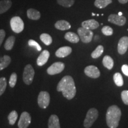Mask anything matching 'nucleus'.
<instances>
[{"label":"nucleus","instance_id":"b1692460","mask_svg":"<svg viewBox=\"0 0 128 128\" xmlns=\"http://www.w3.org/2000/svg\"><path fill=\"white\" fill-rule=\"evenodd\" d=\"M112 2V0H96L94 5L98 8H104Z\"/></svg>","mask_w":128,"mask_h":128},{"label":"nucleus","instance_id":"6e6552de","mask_svg":"<svg viewBox=\"0 0 128 128\" xmlns=\"http://www.w3.org/2000/svg\"><path fill=\"white\" fill-rule=\"evenodd\" d=\"M64 68H65V64L63 62H55L48 68L47 73L50 76H54L61 72L63 71Z\"/></svg>","mask_w":128,"mask_h":128},{"label":"nucleus","instance_id":"423d86ee","mask_svg":"<svg viewBox=\"0 0 128 128\" xmlns=\"http://www.w3.org/2000/svg\"><path fill=\"white\" fill-rule=\"evenodd\" d=\"M10 26L14 32L16 33H20L24 30V24L23 21L20 17L15 16L11 19Z\"/></svg>","mask_w":128,"mask_h":128},{"label":"nucleus","instance_id":"393cba45","mask_svg":"<svg viewBox=\"0 0 128 128\" xmlns=\"http://www.w3.org/2000/svg\"><path fill=\"white\" fill-rule=\"evenodd\" d=\"M40 39L46 45L49 46L52 43V38L48 33H42L40 36Z\"/></svg>","mask_w":128,"mask_h":128},{"label":"nucleus","instance_id":"ddd939ff","mask_svg":"<svg viewBox=\"0 0 128 128\" xmlns=\"http://www.w3.org/2000/svg\"><path fill=\"white\" fill-rule=\"evenodd\" d=\"M49 56H50V53L49 51L47 50H43L37 59L36 62L38 66H42L44 65L48 62Z\"/></svg>","mask_w":128,"mask_h":128},{"label":"nucleus","instance_id":"c756f323","mask_svg":"<svg viewBox=\"0 0 128 128\" xmlns=\"http://www.w3.org/2000/svg\"><path fill=\"white\" fill-rule=\"evenodd\" d=\"M7 80L5 77L0 78V96L2 95L7 87Z\"/></svg>","mask_w":128,"mask_h":128},{"label":"nucleus","instance_id":"4468645a","mask_svg":"<svg viewBox=\"0 0 128 128\" xmlns=\"http://www.w3.org/2000/svg\"><path fill=\"white\" fill-rule=\"evenodd\" d=\"M72 52V48L70 46H63L59 48L55 53V55L58 58H65L70 55Z\"/></svg>","mask_w":128,"mask_h":128},{"label":"nucleus","instance_id":"39448f33","mask_svg":"<svg viewBox=\"0 0 128 128\" xmlns=\"http://www.w3.org/2000/svg\"><path fill=\"white\" fill-rule=\"evenodd\" d=\"M34 76V70L30 64H28L24 69L23 80L26 85H30L33 82Z\"/></svg>","mask_w":128,"mask_h":128},{"label":"nucleus","instance_id":"bb28decb","mask_svg":"<svg viewBox=\"0 0 128 128\" xmlns=\"http://www.w3.org/2000/svg\"><path fill=\"white\" fill-rule=\"evenodd\" d=\"M113 80L117 86L118 87H122L124 85V80L122 75L119 72L114 74L113 76Z\"/></svg>","mask_w":128,"mask_h":128},{"label":"nucleus","instance_id":"7ed1b4c3","mask_svg":"<svg viewBox=\"0 0 128 128\" xmlns=\"http://www.w3.org/2000/svg\"><path fill=\"white\" fill-rule=\"evenodd\" d=\"M98 116V112L96 108H90L88 111L86 118L84 122V126L86 128H90L92 127L97 118Z\"/></svg>","mask_w":128,"mask_h":128},{"label":"nucleus","instance_id":"20e7f679","mask_svg":"<svg viewBox=\"0 0 128 128\" xmlns=\"http://www.w3.org/2000/svg\"><path fill=\"white\" fill-rule=\"evenodd\" d=\"M77 32L80 39L83 43L88 44L92 40L93 38V32L91 30L81 27L78 28Z\"/></svg>","mask_w":128,"mask_h":128},{"label":"nucleus","instance_id":"2eb2a0df","mask_svg":"<svg viewBox=\"0 0 128 128\" xmlns=\"http://www.w3.org/2000/svg\"><path fill=\"white\" fill-rule=\"evenodd\" d=\"M99 23L97 21L94 20V19H91V20H86L83 22L81 26L82 28H87L89 30H94L96 29L99 27Z\"/></svg>","mask_w":128,"mask_h":128},{"label":"nucleus","instance_id":"a878e982","mask_svg":"<svg viewBox=\"0 0 128 128\" xmlns=\"http://www.w3.org/2000/svg\"><path fill=\"white\" fill-rule=\"evenodd\" d=\"M18 118V113L16 110H12L8 116V119L9 124L10 125H14L15 124L16 120Z\"/></svg>","mask_w":128,"mask_h":128},{"label":"nucleus","instance_id":"7c9ffc66","mask_svg":"<svg viewBox=\"0 0 128 128\" xmlns=\"http://www.w3.org/2000/svg\"><path fill=\"white\" fill-rule=\"evenodd\" d=\"M17 80V75L16 72H12L11 75L9 80V85L12 88L15 87Z\"/></svg>","mask_w":128,"mask_h":128},{"label":"nucleus","instance_id":"6ab92c4d","mask_svg":"<svg viewBox=\"0 0 128 128\" xmlns=\"http://www.w3.org/2000/svg\"><path fill=\"white\" fill-rule=\"evenodd\" d=\"M12 6L11 0H1L0 1V14L4 13L10 8Z\"/></svg>","mask_w":128,"mask_h":128},{"label":"nucleus","instance_id":"9b49d317","mask_svg":"<svg viewBox=\"0 0 128 128\" xmlns=\"http://www.w3.org/2000/svg\"><path fill=\"white\" fill-rule=\"evenodd\" d=\"M84 72L86 76L92 78H97L100 76V72L98 68L94 65H90L86 67Z\"/></svg>","mask_w":128,"mask_h":128},{"label":"nucleus","instance_id":"f03ea898","mask_svg":"<svg viewBox=\"0 0 128 128\" xmlns=\"http://www.w3.org/2000/svg\"><path fill=\"white\" fill-rule=\"evenodd\" d=\"M121 110L116 105L108 108L106 113V122L110 128H117L120 119Z\"/></svg>","mask_w":128,"mask_h":128},{"label":"nucleus","instance_id":"2f4dec72","mask_svg":"<svg viewBox=\"0 0 128 128\" xmlns=\"http://www.w3.org/2000/svg\"><path fill=\"white\" fill-rule=\"evenodd\" d=\"M102 32L103 34H104L105 36H111L113 33V30L112 29V28H110V26H104L102 28Z\"/></svg>","mask_w":128,"mask_h":128},{"label":"nucleus","instance_id":"c9c22d12","mask_svg":"<svg viewBox=\"0 0 128 128\" xmlns=\"http://www.w3.org/2000/svg\"><path fill=\"white\" fill-rule=\"evenodd\" d=\"M122 71L126 76H128V65H124L122 66Z\"/></svg>","mask_w":128,"mask_h":128},{"label":"nucleus","instance_id":"f704fd0d","mask_svg":"<svg viewBox=\"0 0 128 128\" xmlns=\"http://www.w3.org/2000/svg\"><path fill=\"white\" fill-rule=\"evenodd\" d=\"M5 37H6V32L4 30H0V46L2 44L3 41H4Z\"/></svg>","mask_w":128,"mask_h":128},{"label":"nucleus","instance_id":"412c9836","mask_svg":"<svg viewBox=\"0 0 128 128\" xmlns=\"http://www.w3.org/2000/svg\"><path fill=\"white\" fill-rule=\"evenodd\" d=\"M11 58L8 55H4L0 58V71L6 68L11 63Z\"/></svg>","mask_w":128,"mask_h":128},{"label":"nucleus","instance_id":"f3484780","mask_svg":"<svg viewBox=\"0 0 128 128\" xmlns=\"http://www.w3.org/2000/svg\"><path fill=\"white\" fill-rule=\"evenodd\" d=\"M55 27L58 30H66L71 28V26L69 22L66 20H59L55 24Z\"/></svg>","mask_w":128,"mask_h":128},{"label":"nucleus","instance_id":"72a5a7b5","mask_svg":"<svg viewBox=\"0 0 128 128\" xmlns=\"http://www.w3.org/2000/svg\"><path fill=\"white\" fill-rule=\"evenodd\" d=\"M122 100L126 105H128V90L123 91L121 93Z\"/></svg>","mask_w":128,"mask_h":128},{"label":"nucleus","instance_id":"9d476101","mask_svg":"<svg viewBox=\"0 0 128 128\" xmlns=\"http://www.w3.org/2000/svg\"><path fill=\"white\" fill-rule=\"evenodd\" d=\"M108 21L110 23L122 26L124 25L126 22V18L124 16H119L118 14H112L108 16Z\"/></svg>","mask_w":128,"mask_h":128},{"label":"nucleus","instance_id":"dca6fc26","mask_svg":"<svg viewBox=\"0 0 128 128\" xmlns=\"http://www.w3.org/2000/svg\"><path fill=\"white\" fill-rule=\"evenodd\" d=\"M48 128H60V120L58 117L55 114H52L50 116L48 121Z\"/></svg>","mask_w":128,"mask_h":128},{"label":"nucleus","instance_id":"f257e3e1","mask_svg":"<svg viewBox=\"0 0 128 128\" xmlns=\"http://www.w3.org/2000/svg\"><path fill=\"white\" fill-rule=\"evenodd\" d=\"M57 91L62 92L64 97L71 100L76 96V87L72 77L70 76H64L57 86Z\"/></svg>","mask_w":128,"mask_h":128},{"label":"nucleus","instance_id":"58836bf2","mask_svg":"<svg viewBox=\"0 0 128 128\" xmlns=\"http://www.w3.org/2000/svg\"><path fill=\"white\" fill-rule=\"evenodd\" d=\"M96 15V14H94V13H93V12H92V16H95Z\"/></svg>","mask_w":128,"mask_h":128},{"label":"nucleus","instance_id":"0eeeda50","mask_svg":"<svg viewBox=\"0 0 128 128\" xmlns=\"http://www.w3.org/2000/svg\"><path fill=\"white\" fill-rule=\"evenodd\" d=\"M50 103V95L47 92H40L38 98V103L40 108H46Z\"/></svg>","mask_w":128,"mask_h":128},{"label":"nucleus","instance_id":"c85d7f7f","mask_svg":"<svg viewBox=\"0 0 128 128\" xmlns=\"http://www.w3.org/2000/svg\"><path fill=\"white\" fill-rule=\"evenodd\" d=\"M57 2L62 7L68 8L73 6L75 0H57Z\"/></svg>","mask_w":128,"mask_h":128},{"label":"nucleus","instance_id":"cd10ccee","mask_svg":"<svg viewBox=\"0 0 128 128\" xmlns=\"http://www.w3.org/2000/svg\"><path fill=\"white\" fill-rule=\"evenodd\" d=\"M104 51V48L102 45H99L96 48V49L94 50L92 54V58L96 59L98 58L103 54Z\"/></svg>","mask_w":128,"mask_h":128},{"label":"nucleus","instance_id":"a211bd4d","mask_svg":"<svg viewBox=\"0 0 128 128\" xmlns=\"http://www.w3.org/2000/svg\"><path fill=\"white\" fill-rule=\"evenodd\" d=\"M27 15L30 20H38L41 17L40 12L34 8H29L27 11Z\"/></svg>","mask_w":128,"mask_h":128},{"label":"nucleus","instance_id":"f8f14e48","mask_svg":"<svg viewBox=\"0 0 128 128\" xmlns=\"http://www.w3.org/2000/svg\"><path fill=\"white\" fill-rule=\"evenodd\" d=\"M128 49V37H122L119 40L118 45V50L120 55L125 54Z\"/></svg>","mask_w":128,"mask_h":128},{"label":"nucleus","instance_id":"4be33fe9","mask_svg":"<svg viewBox=\"0 0 128 128\" xmlns=\"http://www.w3.org/2000/svg\"><path fill=\"white\" fill-rule=\"evenodd\" d=\"M103 65L108 70H112L114 66V61L110 56L106 55L103 59Z\"/></svg>","mask_w":128,"mask_h":128},{"label":"nucleus","instance_id":"4c0bfd02","mask_svg":"<svg viewBox=\"0 0 128 128\" xmlns=\"http://www.w3.org/2000/svg\"><path fill=\"white\" fill-rule=\"evenodd\" d=\"M122 13L121 12H120L119 13V16H122Z\"/></svg>","mask_w":128,"mask_h":128},{"label":"nucleus","instance_id":"473e14b6","mask_svg":"<svg viewBox=\"0 0 128 128\" xmlns=\"http://www.w3.org/2000/svg\"><path fill=\"white\" fill-rule=\"evenodd\" d=\"M28 46H31V47L34 48L36 50H38V51H41L42 50V48L41 46L39 45V44H38V42H36V41L34 40L33 39H30L28 42Z\"/></svg>","mask_w":128,"mask_h":128},{"label":"nucleus","instance_id":"aec40b11","mask_svg":"<svg viewBox=\"0 0 128 128\" xmlns=\"http://www.w3.org/2000/svg\"><path fill=\"white\" fill-rule=\"evenodd\" d=\"M65 39L72 44H76L80 41V37L74 32H67L65 34Z\"/></svg>","mask_w":128,"mask_h":128},{"label":"nucleus","instance_id":"e433bc0d","mask_svg":"<svg viewBox=\"0 0 128 128\" xmlns=\"http://www.w3.org/2000/svg\"><path fill=\"white\" fill-rule=\"evenodd\" d=\"M118 1L120 3V4H126L128 2V0H118Z\"/></svg>","mask_w":128,"mask_h":128},{"label":"nucleus","instance_id":"1a4fd4ad","mask_svg":"<svg viewBox=\"0 0 128 128\" xmlns=\"http://www.w3.org/2000/svg\"><path fill=\"white\" fill-rule=\"evenodd\" d=\"M32 118L28 112H24L21 114L18 122V128H28L31 123Z\"/></svg>","mask_w":128,"mask_h":128},{"label":"nucleus","instance_id":"5701e85b","mask_svg":"<svg viewBox=\"0 0 128 128\" xmlns=\"http://www.w3.org/2000/svg\"><path fill=\"white\" fill-rule=\"evenodd\" d=\"M16 38L13 36H10L8 39L6 40L4 44V48L6 50H10L14 47V43H15Z\"/></svg>","mask_w":128,"mask_h":128}]
</instances>
